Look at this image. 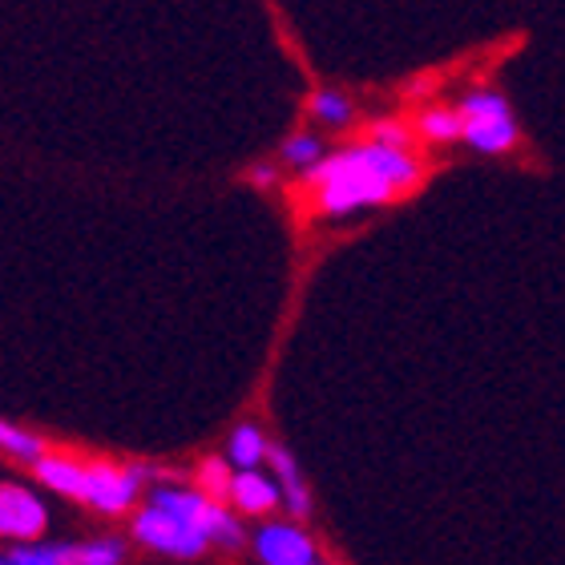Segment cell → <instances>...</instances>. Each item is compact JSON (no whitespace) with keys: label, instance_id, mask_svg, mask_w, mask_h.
<instances>
[{"label":"cell","instance_id":"11","mask_svg":"<svg viewBox=\"0 0 565 565\" xmlns=\"http://www.w3.org/2000/svg\"><path fill=\"white\" fill-rule=\"evenodd\" d=\"M311 114H316V121H323L328 130H343V126H352L355 121V106L343 94H335V89H319V94H311Z\"/></svg>","mask_w":565,"mask_h":565},{"label":"cell","instance_id":"14","mask_svg":"<svg viewBox=\"0 0 565 565\" xmlns=\"http://www.w3.org/2000/svg\"><path fill=\"white\" fill-rule=\"evenodd\" d=\"M12 565H73V545H24L12 550Z\"/></svg>","mask_w":565,"mask_h":565},{"label":"cell","instance_id":"10","mask_svg":"<svg viewBox=\"0 0 565 565\" xmlns=\"http://www.w3.org/2000/svg\"><path fill=\"white\" fill-rule=\"evenodd\" d=\"M416 134L433 146H448V141H460V114L448 106H428L416 118Z\"/></svg>","mask_w":565,"mask_h":565},{"label":"cell","instance_id":"21","mask_svg":"<svg viewBox=\"0 0 565 565\" xmlns=\"http://www.w3.org/2000/svg\"><path fill=\"white\" fill-rule=\"evenodd\" d=\"M311 565H319V562H311Z\"/></svg>","mask_w":565,"mask_h":565},{"label":"cell","instance_id":"1","mask_svg":"<svg viewBox=\"0 0 565 565\" xmlns=\"http://www.w3.org/2000/svg\"><path fill=\"white\" fill-rule=\"evenodd\" d=\"M307 186H316L319 211L328 218L384 206L404 190H416L424 178V162L408 146L360 141L340 153H323L311 170H303Z\"/></svg>","mask_w":565,"mask_h":565},{"label":"cell","instance_id":"9","mask_svg":"<svg viewBox=\"0 0 565 565\" xmlns=\"http://www.w3.org/2000/svg\"><path fill=\"white\" fill-rule=\"evenodd\" d=\"M263 457L271 460L275 477H279V484H282V497H287V505L295 509V518H307V513H311V497H307L303 477H299V465L291 460V452H287V448L267 445V452H263Z\"/></svg>","mask_w":565,"mask_h":565},{"label":"cell","instance_id":"2","mask_svg":"<svg viewBox=\"0 0 565 565\" xmlns=\"http://www.w3.org/2000/svg\"><path fill=\"white\" fill-rule=\"evenodd\" d=\"M134 537L170 557H199L211 542L226 550L243 545L238 521L202 489H158L150 509L134 518Z\"/></svg>","mask_w":565,"mask_h":565},{"label":"cell","instance_id":"4","mask_svg":"<svg viewBox=\"0 0 565 565\" xmlns=\"http://www.w3.org/2000/svg\"><path fill=\"white\" fill-rule=\"evenodd\" d=\"M146 469H118V465H85V497L102 513H126L138 497V481Z\"/></svg>","mask_w":565,"mask_h":565},{"label":"cell","instance_id":"18","mask_svg":"<svg viewBox=\"0 0 565 565\" xmlns=\"http://www.w3.org/2000/svg\"><path fill=\"white\" fill-rule=\"evenodd\" d=\"M367 138L384 141V146H408V141H413V134L404 130L401 121H376V126L367 130Z\"/></svg>","mask_w":565,"mask_h":565},{"label":"cell","instance_id":"12","mask_svg":"<svg viewBox=\"0 0 565 565\" xmlns=\"http://www.w3.org/2000/svg\"><path fill=\"white\" fill-rule=\"evenodd\" d=\"M267 452V440L255 424H238L235 433H231V460H235L238 469H255Z\"/></svg>","mask_w":565,"mask_h":565},{"label":"cell","instance_id":"7","mask_svg":"<svg viewBox=\"0 0 565 565\" xmlns=\"http://www.w3.org/2000/svg\"><path fill=\"white\" fill-rule=\"evenodd\" d=\"M226 497H231L243 513H271L282 493L271 477H263V472H255V469H243L238 477H231V493Z\"/></svg>","mask_w":565,"mask_h":565},{"label":"cell","instance_id":"3","mask_svg":"<svg viewBox=\"0 0 565 565\" xmlns=\"http://www.w3.org/2000/svg\"><path fill=\"white\" fill-rule=\"evenodd\" d=\"M460 141H469L477 153H509L518 146V121L509 114V102L493 89H472L457 106Z\"/></svg>","mask_w":565,"mask_h":565},{"label":"cell","instance_id":"5","mask_svg":"<svg viewBox=\"0 0 565 565\" xmlns=\"http://www.w3.org/2000/svg\"><path fill=\"white\" fill-rule=\"evenodd\" d=\"M49 525L45 501L21 484H0V537L12 542H33Z\"/></svg>","mask_w":565,"mask_h":565},{"label":"cell","instance_id":"15","mask_svg":"<svg viewBox=\"0 0 565 565\" xmlns=\"http://www.w3.org/2000/svg\"><path fill=\"white\" fill-rule=\"evenodd\" d=\"M121 557H126V545L118 537H102L73 550V565H121Z\"/></svg>","mask_w":565,"mask_h":565},{"label":"cell","instance_id":"6","mask_svg":"<svg viewBox=\"0 0 565 565\" xmlns=\"http://www.w3.org/2000/svg\"><path fill=\"white\" fill-rule=\"evenodd\" d=\"M255 554L263 557V565H311L316 542L295 525H267L255 537Z\"/></svg>","mask_w":565,"mask_h":565},{"label":"cell","instance_id":"16","mask_svg":"<svg viewBox=\"0 0 565 565\" xmlns=\"http://www.w3.org/2000/svg\"><path fill=\"white\" fill-rule=\"evenodd\" d=\"M199 489L211 501H223L226 493H231V465L218 457H206L202 460V469H199Z\"/></svg>","mask_w":565,"mask_h":565},{"label":"cell","instance_id":"8","mask_svg":"<svg viewBox=\"0 0 565 565\" xmlns=\"http://www.w3.org/2000/svg\"><path fill=\"white\" fill-rule=\"evenodd\" d=\"M33 465H36V477H41L53 493L77 497V501L85 497V465H77V460H70V457H45V452H41Z\"/></svg>","mask_w":565,"mask_h":565},{"label":"cell","instance_id":"17","mask_svg":"<svg viewBox=\"0 0 565 565\" xmlns=\"http://www.w3.org/2000/svg\"><path fill=\"white\" fill-rule=\"evenodd\" d=\"M0 448L12 452V457H24V460H36L41 452H45V445H41L36 436L21 433V428H12V424H4V420H0Z\"/></svg>","mask_w":565,"mask_h":565},{"label":"cell","instance_id":"20","mask_svg":"<svg viewBox=\"0 0 565 565\" xmlns=\"http://www.w3.org/2000/svg\"><path fill=\"white\" fill-rule=\"evenodd\" d=\"M0 565H12V562H9V557H0Z\"/></svg>","mask_w":565,"mask_h":565},{"label":"cell","instance_id":"13","mask_svg":"<svg viewBox=\"0 0 565 565\" xmlns=\"http://www.w3.org/2000/svg\"><path fill=\"white\" fill-rule=\"evenodd\" d=\"M323 153H328V146H323L319 134H295V138L282 146V162L295 166V170H311Z\"/></svg>","mask_w":565,"mask_h":565},{"label":"cell","instance_id":"19","mask_svg":"<svg viewBox=\"0 0 565 565\" xmlns=\"http://www.w3.org/2000/svg\"><path fill=\"white\" fill-rule=\"evenodd\" d=\"M250 182H255V186H275V166H255V170H250Z\"/></svg>","mask_w":565,"mask_h":565}]
</instances>
